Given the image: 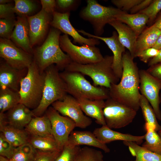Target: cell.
<instances>
[{
  "mask_svg": "<svg viewBox=\"0 0 161 161\" xmlns=\"http://www.w3.org/2000/svg\"><path fill=\"white\" fill-rule=\"evenodd\" d=\"M60 74L67 94L77 100H105L109 97V89L92 84L80 73L64 70Z\"/></svg>",
  "mask_w": 161,
  "mask_h": 161,
  "instance_id": "3957f363",
  "label": "cell"
},
{
  "mask_svg": "<svg viewBox=\"0 0 161 161\" xmlns=\"http://www.w3.org/2000/svg\"><path fill=\"white\" fill-rule=\"evenodd\" d=\"M160 51V50L153 47L148 48L137 54L135 58L138 57L142 61L147 63L151 58L155 57L158 54Z\"/></svg>",
  "mask_w": 161,
  "mask_h": 161,
  "instance_id": "b9f144b4",
  "label": "cell"
},
{
  "mask_svg": "<svg viewBox=\"0 0 161 161\" xmlns=\"http://www.w3.org/2000/svg\"><path fill=\"white\" fill-rule=\"evenodd\" d=\"M15 18L0 19L1 38L10 40L16 24Z\"/></svg>",
  "mask_w": 161,
  "mask_h": 161,
  "instance_id": "8d00e7d4",
  "label": "cell"
},
{
  "mask_svg": "<svg viewBox=\"0 0 161 161\" xmlns=\"http://www.w3.org/2000/svg\"><path fill=\"white\" fill-rule=\"evenodd\" d=\"M70 12L61 13L55 11L52 14L50 25L64 34L71 36L73 38L75 43H77L81 45L95 46L99 45L100 44L99 40L93 38H86L79 33L70 21Z\"/></svg>",
  "mask_w": 161,
  "mask_h": 161,
  "instance_id": "5bb4252c",
  "label": "cell"
},
{
  "mask_svg": "<svg viewBox=\"0 0 161 161\" xmlns=\"http://www.w3.org/2000/svg\"><path fill=\"white\" fill-rule=\"evenodd\" d=\"M59 44L61 49L69 56L72 62L78 64H86L97 62L104 57L99 49L95 46L76 45L66 34L60 35Z\"/></svg>",
  "mask_w": 161,
  "mask_h": 161,
  "instance_id": "ba28073f",
  "label": "cell"
},
{
  "mask_svg": "<svg viewBox=\"0 0 161 161\" xmlns=\"http://www.w3.org/2000/svg\"><path fill=\"white\" fill-rule=\"evenodd\" d=\"M86 2V6L81 11L80 16L92 25L96 36H100L105 25L116 20L124 12L117 8L102 5L95 0H88Z\"/></svg>",
  "mask_w": 161,
  "mask_h": 161,
  "instance_id": "52a82bcc",
  "label": "cell"
},
{
  "mask_svg": "<svg viewBox=\"0 0 161 161\" xmlns=\"http://www.w3.org/2000/svg\"><path fill=\"white\" fill-rule=\"evenodd\" d=\"M67 144L72 146L85 145L100 148L108 153L110 149L106 144L99 140L93 133L87 131H72L70 134Z\"/></svg>",
  "mask_w": 161,
  "mask_h": 161,
  "instance_id": "7402d4cb",
  "label": "cell"
},
{
  "mask_svg": "<svg viewBox=\"0 0 161 161\" xmlns=\"http://www.w3.org/2000/svg\"><path fill=\"white\" fill-rule=\"evenodd\" d=\"M78 31L89 38L100 40L106 44L113 54L112 69L116 75L120 80L123 71V55L125 51V47L119 40L117 32H113L112 35L109 37H102L92 34L83 30H78Z\"/></svg>",
  "mask_w": 161,
  "mask_h": 161,
  "instance_id": "2e32d148",
  "label": "cell"
},
{
  "mask_svg": "<svg viewBox=\"0 0 161 161\" xmlns=\"http://www.w3.org/2000/svg\"><path fill=\"white\" fill-rule=\"evenodd\" d=\"M116 20L128 25L138 37L145 29L146 24L149 22L148 17L144 14H129L126 12L119 15Z\"/></svg>",
  "mask_w": 161,
  "mask_h": 161,
  "instance_id": "484cf974",
  "label": "cell"
},
{
  "mask_svg": "<svg viewBox=\"0 0 161 161\" xmlns=\"http://www.w3.org/2000/svg\"><path fill=\"white\" fill-rule=\"evenodd\" d=\"M14 147L4 137L0 134V156L10 160L12 159L15 151Z\"/></svg>",
  "mask_w": 161,
  "mask_h": 161,
  "instance_id": "74e56055",
  "label": "cell"
},
{
  "mask_svg": "<svg viewBox=\"0 0 161 161\" xmlns=\"http://www.w3.org/2000/svg\"><path fill=\"white\" fill-rule=\"evenodd\" d=\"M157 132L161 138V126L160 129L157 131Z\"/></svg>",
  "mask_w": 161,
  "mask_h": 161,
  "instance_id": "db71d44e",
  "label": "cell"
},
{
  "mask_svg": "<svg viewBox=\"0 0 161 161\" xmlns=\"http://www.w3.org/2000/svg\"><path fill=\"white\" fill-rule=\"evenodd\" d=\"M29 31L27 17L18 16L10 40L17 47L32 55L34 50L30 45Z\"/></svg>",
  "mask_w": 161,
  "mask_h": 161,
  "instance_id": "ac0fdd59",
  "label": "cell"
},
{
  "mask_svg": "<svg viewBox=\"0 0 161 161\" xmlns=\"http://www.w3.org/2000/svg\"><path fill=\"white\" fill-rule=\"evenodd\" d=\"M51 105L61 115L72 120L76 127L85 129L92 123L90 118L84 114L78 100L69 94L62 100L57 101Z\"/></svg>",
  "mask_w": 161,
  "mask_h": 161,
  "instance_id": "7c38bea8",
  "label": "cell"
},
{
  "mask_svg": "<svg viewBox=\"0 0 161 161\" xmlns=\"http://www.w3.org/2000/svg\"><path fill=\"white\" fill-rule=\"evenodd\" d=\"M161 63V49L158 54L154 57L151 59L148 63L149 66H153Z\"/></svg>",
  "mask_w": 161,
  "mask_h": 161,
  "instance_id": "c3c4849f",
  "label": "cell"
},
{
  "mask_svg": "<svg viewBox=\"0 0 161 161\" xmlns=\"http://www.w3.org/2000/svg\"><path fill=\"white\" fill-rule=\"evenodd\" d=\"M44 82V72H40L34 61L20 83V103L32 110L37 107L41 100Z\"/></svg>",
  "mask_w": 161,
  "mask_h": 161,
  "instance_id": "8992f818",
  "label": "cell"
},
{
  "mask_svg": "<svg viewBox=\"0 0 161 161\" xmlns=\"http://www.w3.org/2000/svg\"><path fill=\"white\" fill-rule=\"evenodd\" d=\"M27 72V69H18L10 66L5 61L1 62L0 88H8L19 92L21 81Z\"/></svg>",
  "mask_w": 161,
  "mask_h": 161,
  "instance_id": "e0dca14e",
  "label": "cell"
},
{
  "mask_svg": "<svg viewBox=\"0 0 161 161\" xmlns=\"http://www.w3.org/2000/svg\"><path fill=\"white\" fill-rule=\"evenodd\" d=\"M161 10V0H154L144 10L138 13L144 14L149 18V22H152Z\"/></svg>",
  "mask_w": 161,
  "mask_h": 161,
  "instance_id": "f35d334b",
  "label": "cell"
},
{
  "mask_svg": "<svg viewBox=\"0 0 161 161\" xmlns=\"http://www.w3.org/2000/svg\"><path fill=\"white\" fill-rule=\"evenodd\" d=\"M7 123L20 129H24L34 117L32 110L19 103L5 113Z\"/></svg>",
  "mask_w": 161,
  "mask_h": 161,
  "instance_id": "44dd1931",
  "label": "cell"
},
{
  "mask_svg": "<svg viewBox=\"0 0 161 161\" xmlns=\"http://www.w3.org/2000/svg\"><path fill=\"white\" fill-rule=\"evenodd\" d=\"M77 100L82 111L88 117L94 119L98 124L106 125L103 113L105 100L87 99Z\"/></svg>",
  "mask_w": 161,
  "mask_h": 161,
  "instance_id": "cb8c5ba5",
  "label": "cell"
},
{
  "mask_svg": "<svg viewBox=\"0 0 161 161\" xmlns=\"http://www.w3.org/2000/svg\"><path fill=\"white\" fill-rule=\"evenodd\" d=\"M161 35V31L152 25L145 29L138 37L135 49L137 54L146 49L153 47Z\"/></svg>",
  "mask_w": 161,
  "mask_h": 161,
  "instance_id": "4316f807",
  "label": "cell"
},
{
  "mask_svg": "<svg viewBox=\"0 0 161 161\" xmlns=\"http://www.w3.org/2000/svg\"><path fill=\"white\" fill-rule=\"evenodd\" d=\"M37 152L29 143L16 148L14 153L11 159L17 161H32Z\"/></svg>",
  "mask_w": 161,
  "mask_h": 161,
  "instance_id": "836d02e7",
  "label": "cell"
},
{
  "mask_svg": "<svg viewBox=\"0 0 161 161\" xmlns=\"http://www.w3.org/2000/svg\"><path fill=\"white\" fill-rule=\"evenodd\" d=\"M137 112L110 97L105 100L103 113L106 125L111 129H119L131 123Z\"/></svg>",
  "mask_w": 161,
  "mask_h": 161,
  "instance_id": "9c48e42d",
  "label": "cell"
},
{
  "mask_svg": "<svg viewBox=\"0 0 161 161\" xmlns=\"http://www.w3.org/2000/svg\"><path fill=\"white\" fill-rule=\"evenodd\" d=\"M146 70L154 77L161 80V63L150 66Z\"/></svg>",
  "mask_w": 161,
  "mask_h": 161,
  "instance_id": "7dc6e473",
  "label": "cell"
},
{
  "mask_svg": "<svg viewBox=\"0 0 161 161\" xmlns=\"http://www.w3.org/2000/svg\"><path fill=\"white\" fill-rule=\"evenodd\" d=\"M52 16L41 9L35 15L27 17L29 27L30 45L32 48L45 38L52 20Z\"/></svg>",
  "mask_w": 161,
  "mask_h": 161,
  "instance_id": "9a60e30c",
  "label": "cell"
},
{
  "mask_svg": "<svg viewBox=\"0 0 161 161\" xmlns=\"http://www.w3.org/2000/svg\"><path fill=\"white\" fill-rule=\"evenodd\" d=\"M152 25L161 31V14Z\"/></svg>",
  "mask_w": 161,
  "mask_h": 161,
  "instance_id": "681fc988",
  "label": "cell"
},
{
  "mask_svg": "<svg viewBox=\"0 0 161 161\" xmlns=\"http://www.w3.org/2000/svg\"><path fill=\"white\" fill-rule=\"evenodd\" d=\"M11 1L9 0H0V4H5L8 3Z\"/></svg>",
  "mask_w": 161,
  "mask_h": 161,
  "instance_id": "816d5d0a",
  "label": "cell"
},
{
  "mask_svg": "<svg viewBox=\"0 0 161 161\" xmlns=\"http://www.w3.org/2000/svg\"><path fill=\"white\" fill-rule=\"evenodd\" d=\"M0 161H9V160L6 158L0 156Z\"/></svg>",
  "mask_w": 161,
  "mask_h": 161,
  "instance_id": "f5cc1de1",
  "label": "cell"
},
{
  "mask_svg": "<svg viewBox=\"0 0 161 161\" xmlns=\"http://www.w3.org/2000/svg\"><path fill=\"white\" fill-rule=\"evenodd\" d=\"M109 24L116 30L120 43L129 50L131 55L134 58L138 37L135 32L128 25L116 20Z\"/></svg>",
  "mask_w": 161,
  "mask_h": 161,
  "instance_id": "603a6c76",
  "label": "cell"
},
{
  "mask_svg": "<svg viewBox=\"0 0 161 161\" xmlns=\"http://www.w3.org/2000/svg\"><path fill=\"white\" fill-rule=\"evenodd\" d=\"M140 106L145 121L144 128L145 131L152 129L157 131L161 126L157 121L156 116L152 106L147 99L142 95L140 99Z\"/></svg>",
  "mask_w": 161,
  "mask_h": 161,
  "instance_id": "f1b7e54d",
  "label": "cell"
},
{
  "mask_svg": "<svg viewBox=\"0 0 161 161\" xmlns=\"http://www.w3.org/2000/svg\"><path fill=\"white\" fill-rule=\"evenodd\" d=\"M143 0H112V3L117 8L126 12L130 10L134 6L141 2Z\"/></svg>",
  "mask_w": 161,
  "mask_h": 161,
  "instance_id": "ab89813d",
  "label": "cell"
},
{
  "mask_svg": "<svg viewBox=\"0 0 161 161\" xmlns=\"http://www.w3.org/2000/svg\"><path fill=\"white\" fill-rule=\"evenodd\" d=\"M93 133L99 140L105 144L113 141L122 140L132 141L140 145L142 143L145 137L144 135L134 136L117 132L106 125L96 128Z\"/></svg>",
  "mask_w": 161,
  "mask_h": 161,
  "instance_id": "ffe728a7",
  "label": "cell"
},
{
  "mask_svg": "<svg viewBox=\"0 0 161 161\" xmlns=\"http://www.w3.org/2000/svg\"><path fill=\"white\" fill-rule=\"evenodd\" d=\"M160 104H161V90L160 93Z\"/></svg>",
  "mask_w": 161,
  "mask_h": 161,
  "instance_id": "11a10c76",
  "label": "cell"
},
{
  "mask_svg": "<svg viewBox=\"0 0 161 161\" xmlns=\"http://www.w3.org/2000/svg\"><path fill=\"white\" fill-rule=\"evenodd\" d=\"M18 91L8 88L0 89V112L4 113L20 103Z\"/></svg>",
  "mask_w": 161,
  "mask_h": 161,
  "instance_id": "f546056e",
  "label": "cell"
},
{
  "mask_svg": "<svg viewBox=\"0 0 161 161\" xmlns=\"http://www.w3.org/2000/svg\"><path fill=\"white\" fill-rule=\"evenodd\" d=\"M42 9L47 13L52 15L56 7V1L54 0H41Z\"/></svg>",
  "mask_w": 161,
  "mask_h": 161,
  "instance_id": "f6af8a7d",
  "label": "cell"
},
{
  "mask_svg": "<svg viewBox=\"0 0 161 161\" xmlns=\"http://www.w3.org/2000/svg\"><path fill=\"white\" fill-rule=\"evenodd\" d=\"M24 129L30 135L53 136L50 120L45 114L33 117Z\"/></svg>",
  "mask_w": 161,
  "mask_h": 161,
  "instance_id": "d4e9b609",
  "label": "cell"
},
{
  "mask_svg": "<svg viewBox=\"0 0 161 161\" xmlns=\"http://www.w3.org/2000/svg\"><path fill=\"white\" fill-rule=\"evenodd\" d=\"M0 56L10 66L27 69L34 61L33 55L17 47L10 40L0 38Z\"/></svg>",
  "mask_w": 161,
  "mask_h": 161,
  "instance_id": "30bf717a",
  "label": "cell"
},
{
  "mask_svg": "<svg viewBox=\"0 0 161 161\" xmlns=\"http://www.w3.org/2000/svg\"><path fill=\"white\" fill-rule=\"evenodd\" d=\"M153 47L158 50L161 49V35L158 38L155 44Z\"/></svg>",
  "mask_w": 161,
  "mask_h": 161,
  "instance_id": "f907efd6",
  "label": "cell"
},
{
  "mask_svg": "<svg viewBox=\"0 0 161 161\" xmlns=\"http://www.w3.org/2000/svg\"><path fill=\"white\" fill-rule=\"evenodd\" d=\"M113 55H106L100 61L91 64H82L72 62L65 69L77 72L90 77L95 86L109 89L111 85L118 83L120 79L112 69Z\"/></svg>",
  "mask_w": 161,
  "mask_h": 161,
  "instance_id": "277c9868",
  "label": "cell"
},
{
  "mask_svg": "<svg viewBox=\"0 0 161 161\" xmlns=\"http://www.w3.org/2000/svg\"><path fill=\"white\" fill-rule=\"evenodd\" d=\"M61 34L59 30L54 28L51 29L43 44L33 50L34 61L41 73L52 64H55L59 70H64L72 62L60 47Z\"/></svg>",
  "mask_w": 161,
  "mask_h": 161,
  "instance_id": "7a4b0ae2",
  "label": "cell"
},
{
  "mask_svg": "<svg viewBox=\"0 0 161 161\" xmlns=\"http://www.w3.org/2000/svg\"><path fill=\"white\" fill-rule=\"evenodd\" d=\"M56 7L62 10H69L73 9L77 4L78 1L74 0H56Z\"/></svg>",
  "mask_w": 161,
  "mask_h": 161,
  "instance_id": "ee69618b",
  "label": "cell"
},
{
  "mask_svg": "<svg viewBox=\"0 0 161 161\" xmlns=\"http://www.w3.org/2000/svg\"><path fill=\"white\" fill-rule=\"evenodd\" d=\"M59 70L55 64L45 70V82L41 100L38 106L32 110L34 117L41 116L54 102L62 100L67 94Z\"/></svg>",
  "mask_w": 161,
  "mask_h": 161,
  "instance_id": "5b68a950",
  "label": "cell"
},
{
  "mask_svg": "<svg viewBox=\"0 0 161 161\" xmlns=\"http://www.w3.org/2000/svg\"><path fill=\"white\" fill-rule=\"evenodd\" d=\"M14 7L10 3L0 4V19L15 18Z\"/></svg>",
  "mask_w": 161,
  "mask_h": 161,
  "instance_id": "7bdbcfd3",
  "label": "cell"
},
{
  "mask_svg": "<svg viewBox=\"0 0 161 161\" xmlns=\"http://www.w3.org/2000/svg\"><path fill=\"white\" fill-rule=\"evenodd\" d=\"M145 131V140L142 146L148 150L161 155V138L157 131L152 129Z\"/></svg>",
  "mask_w": 161,
  "mask_h": 161,
  "instance_id": "1f68e13d",
  "label": "cell"
},
{
  "mask_svg": "<svg viewBox=\"0 0 161 161\" xmlns=\"http://www.w3.org/2000/svg\"><path fill=\"white\" fill-rule=\"evenodd\" d=\"M61 151H43L37 150L32 161H55Z\"/></svg>",
  "mask_w": 161,
  "mask_h": 161,
  "instance_id": "60d3db41",
  "label": "cell"
},
{
  "mask_svg": "<svg viewBox=\"0 0 161 161\" xmlns=\"http://www.w3.org/2000/svg\"><path fill=\"white\" fill-rule=\"evenodd\" d=\"M139 75L140 93L149 102L157 119L161 120V111L160 107L161 80L151 75L146 70H140Z\"/></svg>",
  "mask_w": 161,
  "mask_h": 161,
  "instance_id": "4fadbf2b",
  "label": "cell"
},
{
  "mask_svg": "<svg viewBox=\"0 0 161 161\" xmlns=\"http://www.w3.org/2000/svg\"><path fill=\"white\" fill-rule=\"evenodd\" d=\"M30 135L29 143L35 149L43 151H61L53 136Z\"/></svg>",
  "mask_w": 161,
  "mask_h": 161,
  "instance_id": "4dcf8cb0",
  "label": "cell"
},
{
  "mask_svg": "<svg viewBox=\"0 0 161 161\" xmlns=\"http://www.w3.org/2000/svg\"><path fill=\"white\" fill-rule=\"evenodd\" d=\"M13 10L19 16L28 17L36 10L37 6L34 1L30 0H15Z\"/></svg>",
  "mask_w": 161,
  "mask_h": 161,
  "instance_id": "d6a6232c",
  "label": "cell"
},
{
  "mask_svg": "<svg viewBox=\"0 0 161 161\" xmlns=\"http://www.w3.org/2000/svg\"><path fill=\"white\" fill-rule=\"evenodd\" d=\"M103 158L101 151L85 146L81 148L73 161H103Z\"/></svg>",
  "mask_w": 161,
  "mask_h": 161,
  "instance_id": "e575fe53",
  "label": "cell"
},
{
  "mask_svg": "<svg viewBox=\"0 0 161 161\" xmlns=\"http://www.w3.org/2000/svg\"><path fill=\"white\" fill-rule=\"evenodd\" d=\"M81 148L80 146H72L66 144L55 161H73Z\"/></svg>",
  "mask_w": 161,
  "mask_h": 161,
  "instance_id": "d590c367",
  "label": "cell"
},
{
  "mask_svg": "<svg viewBox=\"0 0 161 161\" xmlns=\"http://www.w3.org/2000/svg\"><path fill=\"white\" fill-rule=\"evenodd\" d=\"M9 160V161H17L16 160H13V159H10V160Z\"/></svg>",
  "mask_w": 161,
  "mask_h": 161,
  "instance_id": "9f6ffc18",
  "label": "cell"
},
{
  "mask_svg": "<svg viewBox=\"0 0 161 161\" xmlns=\"http://www.w3.org/2000/svg\"><path fill=\"white\" fill-rule=\"evenodd\" d=\"M0 131L5 138L15 147L29 143L30 135L25 129H20L9 125L4 113L0 112Z\"/></svg>",
  "mask_w": 161,
  "mask_h": 161,
  "instance_id": "d6986e66",
  "label": "cell"
},
{
  "mask_svg": "<svg viewBox=\"0 0 161 161\" xmlns=\"http://www.w3.org/2000/svg\"><path fill=\"white\" fill-rule=\"evenodd\" d=\"M123 143L128 147L131 155L135 157L133 161H161V155L148 150L135 142L123 141Z\"/></svg>",
  "mask_w": 161,
  "mask_h": 161,
  "instance_id": "83f0119b",
  "label": "cell"
},
{
  "mask_svg": "<svg viewBox=\"0 0 161 161\" xmlns=\"http://www.w3.org/2000/svg\"><path fill=\"white\" fill-rule=\"evenodd\" d=\"M153 1L152 0H143L130 10V14L137 13L144 10L149 6Z\"/></svg>",
  "mask_w": 161,
  "mask_h": 161,
  "instance_id": "bcb514c9",
  "label": "cell"
},
{
  "mask_svg": "<svg viewBox=\"0 0 161 161\" xmlns=\"http://www.w3.org/2000/svg\"><path fill=\"white\" fill-rule=\"evenodd\" d=\"M129 52L123 55V71L118 83L109 89V97L137 112L140 108L141 94L139 70Z\"/></svg>",
  "mask_w": 161,
  "mask_h": 161,
  "instance_id": "6da1fadb",
  "label": "cell"
},
{
  "mask_svg": "<svg viewBox=\"0 0 161 161\" xmlns=\"http://www.w3.org/2000/svg\"><path fill=\"white\" fill-rule=\"evenodd\" d=\"M45 114L50 120L52 135L61 151L67 143L70 134L76 127L75 123L72 120L61 115L51 106Z\"/></svg>",
  "mask_w": 161,
  "mask_h": 161,
  "instance_id": "8fae6325",
  "label": "cell"
}]
</instances>
